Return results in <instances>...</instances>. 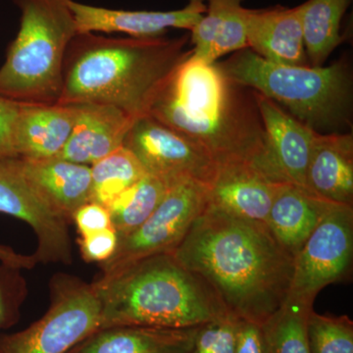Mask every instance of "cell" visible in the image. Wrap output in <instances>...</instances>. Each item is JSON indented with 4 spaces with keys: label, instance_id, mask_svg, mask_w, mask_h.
<instances>
[{
    "label": "cell",
    "instance_id": "obj_1",
    "mask_svg": "<svg viewBox=\"0 0 353 353\" xmlns=\"http://www.w3.org/2000/svg\"><path fill=\"white\" fill-rule=\"evenodd\" d=\"M171 253L241 321L261 326L289 296L294 257L264 223L208 203Z\"/></svg>",
    "mask_w": 353,
    "mask_h": 353
},
{
    "label": "cell",
    "instance_id": "obj_2",
    "mask_svg": "<svg viewBox=\"0 0 353 353\" xmlns=\"http://www.w3.org/2000/svg\"><path fill=\"white\" fill-rule=\"evenodd\" d=\"M148 115L201 146L217 166L248 164L270 179L266 134L253 90L230 80L217 62L192 53Z\"/></svg>",
    "mask_w": 353,
    "mask_h": 353
},
{
    "label": "cell",
    "instance_id": "obj_3",
    "mask_svg": "<svg viewBox=\"0 0 353 353\" xmlns=\"http://www.w3.org/2000/svg\"><path fill=\"white\" fill-rule=\"evenodd\" d=\"M187 37L113 38L77 34L67 48L57 104H103L132 120L148 115L176 69L192 53Z\"/></svg>",
    "mask_w": 353,
    "mask_h": 353
},
{
    "label": "cell",
    "instance_id": "obj_4",
    "mask_svg": "<svg viewBox=\"0 0 353 353\" xmlns=\"http://www.w3.org/2000/svg\"><path fill=\"white\" fill-rule=\"evenodd\" d=\"M102 328H192L230 314L219 297L171 252L137 260L94 282Z\"/></svg>",
    "mask_w": 353,
    "mask_h": 353
},
{
    "label": "cell",
    "instance_id": "obj_5",
    "mask_svg": "<svg viewBox=\"0 0 353 353\" xmlns=\"http://www.w3.org/2000/svg\"><path fill=\"white\" fill-rule=\"evenodd\" d=\"M218 65L230 80L281 104L316 132L350 124L352 80L345 62L327 67L277 64L248 48Z\"/></svg>",
    "mask_w": 353,
    "mask_h": 353
},
{
    "label": "cell",
    "instance_id": "obj_6",
    "mask_svg": "<svg viewBox=\"0 0 353 353\" xmlns=\"http://www.w3.org/2000/svg\"><path fill=\"white\" fill-rule=\"evenodd\" d=\"M20 28L0 68V97L28 105L57 104L67 48L77 26L70 0H12Z\"/></svg>",
    "mask_w": 353,
    "mask_h": 353
},
{
    "label": "cell",
    "instance_id": "obj_7",
    "mask_svg": "<svg viewBox=\"0 0 353 353\" xmlns=\"http://www.w3.org/2000/svg\"><path fill=\"white\" fill-rule=\"evenodd\" d=\"M50 303L38 321L0 340V353H68L101 326V303L92 283L58 273Z\"/></svg>",
    "mask_w": 353,
    "mask_h": 353
},
{
    "label": "cell",
    "instance_id": "obj_8",
    "mask_svg": "<svg viewBox=\"0 0 353 353\" xmlns=\"http://www.w3.org/2000/svg\"><path fill=\"white\" fill-rule=\"evenodd\" d=\"M209 203V185L183 179L169 188L159 205L134 232L118 241L112 256L101 264V274L159 253L172 252Z\"/></svg>",
    "mask_w": 353,
    "mask_h": 353
},
{
    "label": "cell",
    "instance_id": "obj_9",
    "mask_svg": "<svg viewBox=\"0 0 353 353\" xmlns=\"http://www.w3.org/2000/svg\"><path fill=\"white\" fill-rule=\"evenodd\" d=\"M353 267V205L333 203L294 259L289 297L314 303L327 285L347 282Z\"/></svg>",
    "mask_w": 353,
    "mask_h": 353
},
{
    "label": "cell",
    "instance_id": "obj_10",
    "mask_svg": "<svg viewBox=\"0 0 353 353\" xmlns=\"http://www.w3.org/2000/svg\"><path fill=\"white\" fill-rule=\"evenodd\" d=\"M123 145L138 158L146 174L170 185L183 179L210 185L217 172L205 150L150 115L132 122Z\"/></svg>",
    "mask_w": 353,
    "mask_h": 353
},
{
    "label": "cell",
    "instance_id": "obj_11",
    "mask_svg": "<svg viewBox=\"0 0 353 353\" xmlns=\"http://www.w3.org/2000/svg\"><path fill=\"white\" fill-rule=\"evenodd\" d=\"M0 213L24 221L38 239L37 262L71 264L68 221L57 214L32 189L19 157L0 159Z\"/></svg>",
    "mask_w": 353,
    "mask_h": 353
},
{
    "label": "cell",
    "instance_id": "obj_12",
    "mask_svg": "<svg viewBox=\"0 0 353 353\" xmlns=\"http://www.w3.org/2000/svg\"><path fill=\"white\" fill-rule=\"evenodd\" d=\"M253 94L266 134L269 178L305 189L306 169L318 132L299 122L268 97L254 90Z\"/></svg>",
    "mask_w": 353,
    "mask_h": 353
},
{
    "label": "cell",
    "instance_id": "obj_13",
    "mask_svg": "<svg viewBox=\"0 0 353 353\" xmlns=\"http://www.w3.org/2000/svg\"><path fill=\"white\" fill-rule=\"evenodd\" d=\"M78 34H126L132 38L159 37L168 29L192 31L203 17V0H190L183 8L173 11H132L90 6L70 0Z\"/></svg>",
    "mask_w": 353,
    "mask_h": 353
},
{
    "label": "cell",
    "instance_id": "obj_14",
    "mask_svg": "<svg viewBox=\"0 0 353 353\" xmlns=\"http://www.w3.org/2000/svg\"><path fill=\"white\" fill-rule=\"evenodd\" d=\"M281 183L250 165H220L209 185V204L236 217L266 224Z\"/></svg>",
    "mask_w": 353,
    "mask_h": 353
},
{
    "label": "cell",
    "instance_id": "obj_15",
    "mask_svg": "<svg viewBox=\"0 0 353 353\" xmlns=\"http://www.w3.org/2000/svg\"><path fill=\"white\" fill-rule=\"evenodd\" d=\"M301 6L294 8L248 10V48L267 61L307 66Z\"/></svg>",
    "mask_w": 353,
    "mask_h": 353
},
{
    "label": "cell",
    "instance_id": "obj_16",
    "mask_svg": "<svg viewBox=\"0 0 353 353\" xmlns=\"http://www.w3.org/2000/svg\"><path fill=\"white\" fill-rule=\"evenodd\" d=\"M76 122L58 158L92 166L124 145L132 120L126 113L103 104H79Z\"/></svg>",
    "mask_w": 353,
    "mask_h": 353
},
{
    "label": "cell",
    "instance_id": "obj_17",
    "mask_svg": "<svg viewBox=\"0 0 353 353\" xmlns=\"http://www.w3.org/2000/svg\"><path fill=\"white\" fill-rule=\"evenodd\" d=\"M305 190L326 201L353 205L352 134L317 132L306 169Z\"/></svg>",
    "mask_w": 353,
    "mask_h": 353
},
{
    "label": "cell",
    "instance_id": "obj_18",
    "mask_svg": "<svg viewBox=\"0 0 353 353\" xmlns=\"http://www.w3.org/2000/svg\"><path fill=\"white\" fill-rule=\"evenodd\" d=\"M21 168L32 189L57 214L72 221L77 209L90 199V166L61 158L28 160Z\"/></svg>",
    "mask_w": 353,
    "mask_h": 353
},
{
    "label": "cell",
    "instance_id": "obj_19",
    "mask_svg": "<svg viewBox=\"0 0 353 353\" xmlns=\"http://www.w3.org/2000/svg\"><path fill=\"white\" fill-rule=\"evenodd\" d=\"M77 112V105L23 104L14 134L17 157L28 160L59 157L73 131Z\"/></svg>",
    "mask_w": 353,
    "mask_h": 353
},
{
    "label": "cell",
    "instance_id": "obj_20",
    "mask_svg": "<svg viewBox=\"0 0 353 353\" xmlns=\"http://www.w3.org/2000/svg\"><path fill=\"white\" fill-rule=\"evenodd\" d=\"M199 327H108L97 330L68 353H190Z\"/></svg>",
    "mask_w": 353,
    "mask_h": 353
},
{
    "label": "cell",
    "instance_id": "obj_21",
    "mask_svg": "<svg viewBox=\"0 0 353 353\" xmlns=\"http://www.w3.org/2000/svg\"><path fill=\"white\" fill-rule=\"evenodd\" d=\"M333 203L294 183H281L267 217V227L294 259Z\"/></svg>",
    "mask_w": 353,
    "mask_h": 353
},
{
    "label": "cell",
    "instance_id": "obj_22",
    "mask_svg": "<svg viewBox=\"0 0 353 353\" xmlns=\"http://www.w3.org/2000/svg\"><path fill=\"white\" fill-rule=\"evenodd\" d=\"M243 0H208L206 11L192 30V55L215 63L224 55L248 48Z\"/></svg>",
    "mask_w": 353,
    "mask_h": 353
},
{
    "label": "cell",
    "instance_id": "obj_23",
    "mask_svg": "<svg viewBox=\"0 0 353 353\" xmlns=\"http://www.w3.org/2000/svg\"><path fill=\"white\" fill-rule=\"evenodd\" d=\"M350 1L308 0L301 4L304 46L310 66H323L343 41L341 23Z\"/></svg>",
    "mask_w": 353,
    "mask_h": 353
},
{
    "label": "cell",
    "instance_id": "obj_24",
    "mask_svg": "<svg viewBox=\"0 0 353 353\" xmlns=\"http://www.w3.org/2000/svg\"><path fill=\"white\" fill-rule=\"evenodd\" d=\"M313 303L288 296L287 301L260 326L264 353H310L307 320Z\"/></svg>",
    "mask_w": 353,
    "mask_h": 353
},
{
    "label": "cell",
    "instance_id": "obj_25",
    "mask_svg": "<svg viewBox=\"0 0 353 353\" xmlns=\"http://www.w3.org/2000/svg\"><path fill=\"white\" fill-rule=\"evenodd\" d=\"M171 185L145 174L109 204L111 222L119 238L138 229L152 215Z\"/></svg>",
    "mask_w": 353,
    "mask_h": 353
},
{
    "label": "cell",
    "instance_id": "obj_26",
    "mask_svg": "<svg viewBox=\"0 0 353 353\" xmlns=\"http://www.w3.org/2000/svg\"><path fill=\"white\" fill-rule=\"evenodd\" d=\"M145 174L138 158L124 145L121 146L90 166V201L108 208L116 197Z\"/></svg>",
    "mask_w": 353,
    "mask_h": 353
},
{
    "label": "cell",
    "instance_id": "obj_27",
    "mask_svg": "<svg viewBox=\"0 0 353 353\" xmlns=\"http://www.w3.org/2000/svg\"><path fill=\"white\" fill-rule=\"evenodd\" d=\"M307 336L310 353H353V322L347 315H321L311 311Z\"/></svg>",
    "mask_w": 353,
    "mask_h": 353
},
{
    "label": "cell",
    "instance_id": "obj_28",
    "mask_svg": "<svg viewBox=\"0 0 353 353\" xmlns=\"http://www.w3.org/2000/svg\"><path fill=\"white\" fill-rule=\"evenodd\" d=\"M240 321L228 314L201 325L190 353H234Z\"/></svg>",
    "mask_w": 353,
    "mask_h": 353
},
{
    "label": "cell",
    "instance_id": "obj_29",
    "mask_svg": "<svg viewBox=\"0 0 353 353\" xmlns=\"http://www.w3.org/2000/svg\"><path fill=\"white\" fill-rule=\"evenodd\" d=\"M20 269L0 265V329L17 319L21 304L26 299V282Z\"/></svg>",
    "mask_w": 353,
    "mask_h": 353
},
{
    "label": "cell",
    "instance_id": "obj_30",
    "mask_svg": "<svg viewBox=\"0 0 353 353\" xmlns=\"http://www.w3.org/2000/svg\"><path fill=\"white\" fill-rule=\"evenodd\" d=\"M118 241L119 236L114 228L80 236L79 245L81 254L85 261L103 263L116 252Z\"/></svg>",
    "mask_w": 353,
    "mask_h": 353
},
{
    "label": "cell",
    "instance_id": "obj_31",
    "mask_svg": "<svg viewBox=\"0 0 353 353\" xmlns=\"http://www.w3.org/2000/svg\"><path fill=\"white\" fill-rule=\"evenodd\" d=\"M80 236L113 228L109 209L102 204L88 201L77 209L72 216Z\"/></svg>",
    "mask_w": 353,
    "mask_h": 353
},
{
    "label": "cell",
    "instance_id": "obj_32",
    "mask_svg": "<svg viewBox=\"0 0 353 353\" xmlns=\"http://www.w3.org/2000/svg\"><path fill=\"white\" fill-rule=\"evenodd\" d=\"M22 105L0 97V159L18 157L14 143V134Z\"/></svg>",
    "mask_w": 353,
    "mask_h": 353
},
{
    "label": "cell",
    "instance_id": "obj_33",
    "mask_svg": "<svg viewBox=\"0 0 353 353\" xmlns=\"http://www.w3.org/2000/svg\"><path fill=\"white\" fill-rule=\"evenodd\" d=\"M234 353H264L261 330L259 325L241 320Z\"/></svg>",
    "mask_w": 353,
    "mask_h": 353
},
{
    "label": "cell",
    "instance_id": "obj_34",
    "mask_svg": "<svg viewBox=\"0 0 353 353\" xmlns=\"http://www.w3.org/2000/svg\"><path fill=\"white\" fill-rule=\"evenodd\" d=\"M0 262L13 268L32 269L38 264L34 255H24L16 252L9 246L0 245Z\"/></svg>",
    "mask_w": 353,
    "mask_h": 353
}]
</instances>
